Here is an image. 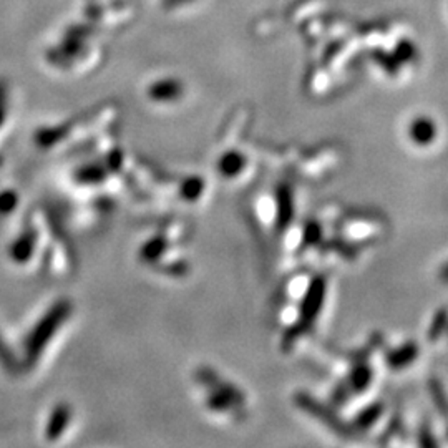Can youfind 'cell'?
<instances>
[{"label":"cell","mask_w":448,"mask_h":448,"mask_svg":"<svg viewBox=\"0 0 448 448\" xmlns=\"http://www.w3.org/2000/svg\"><path fill=\"white\" fill-rule=\"evenodd\" d=\"M410 138L420 146L430 144L435 138V124L430 119H417L410 127Z\"/></svg>","instance_id":"cell-1"},{"label":"cell","mask_w":448,"mask_h":448,"mask_svg":"<svg viewBox=\"0 0 448 448\" xmlns=\"http://www.w3.org/2000/svg\"><path fill=\"white\" fill-rule=\"evenodd\" d=\"M417 353H418V347L415 346V343H405L403 347L390 352V356L387 357V362L395 368L405 367L410 362L415 361Z\"/></svg>","instance_id":"cell-2"},{"label":"cell","mask_w":448,"mask_h":448,"mask_svg":"<svg viewBox=\"0 0 448 448\" xmlns=\"http://www.w3.org/2000/svg\"><path fill=\"white\" fill-rule=\"evenodd\" d=\"M430 390L433 393V400H435V405L438 407V410H440V413H443V415H447L448 413V403H447V398H445V392H443V388L440 383H438V380H433L430 382Z\"/></svg>","instance_id":"cell-3"},{"label":"cell","mask_w":448,"mask_h":448,"mask_svg":"<svg viewBox=\"0 0 448 448\" xmlns=\"http://www.w3.org/2000/svg\"><path fill=\"white\" fill-rule=\"evenodd\" d=\"M352 383L353 387L357 388V390H363V388H367L368 383H370V370H368V367H357V370L353 372V377H352Z\"/></svg>","instance_id":"cell-4"},{"label":"cell","mask_w":448,"mask_h":448,"mask_svg":"<svg viewBox=\"0 0 448 448\" xmlns=\"http://www.w3.org/2000/svg\"><path fill=\"white\" fill-rule=\"evenodd\" d=\"M380 412H382L380 405H373V407H370V408H367L366 412H363V413H361V415H358V418H357L358 425L366 427V428H367V427H370L372 423L377 420L378 415H380Z\"/></svg>","instance_id":"cell-5"},{"label":"cell","mask_w":448,"mask_h":448,"mask_svg":"<svg viewBox=\"0 0 448 448\" xmlns=\"http://www.w3.org/2000/svg\"><path fill=\"white\" fill-rule=\"evenodd\" d=\"M447 324V314L445 312H440L438 316L435 317V321H433L432 327H430V337L432 338H437L438 332L442 331V327Z\"/></svg>","instance_id":"cell-6"},{"label":"cell","mask_w":448,"mask_h":448,"mask_svg":"<svg viewBox=\"0 0 448 448\" xmlns=\"http://www.w3.org/2000/svg\"><path fill=\"white\" fill-rule=\"evenodd\" d=\"M440 279L443 282H448V264L440 269Z\"/></svg>","instance_id":"cell-7"}]
</instances>
